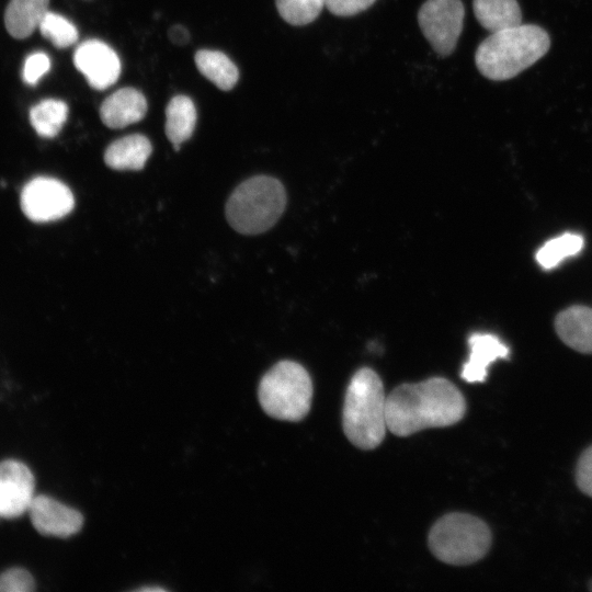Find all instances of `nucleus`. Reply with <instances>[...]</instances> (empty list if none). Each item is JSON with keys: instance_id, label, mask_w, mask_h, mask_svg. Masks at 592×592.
Segmentation results:
<instances>
[{"instance_id": "obj_3", "label": "nucleus", "mask_w": 592, "mask_h": 592, "mask_svg": "<svg viewBox=\"0 0 592 592\" xmlns=\"http://www.w3.org/2000/svg\"><path fill=\"white\" fill-rule=\"evenodd\" d=\"M386 396L379 376L363 367L352 377L345 392L342 424L345 436L358 448L373 449L387 429Z\"/></svg>"}, {"instance_id": "obj_25", "label": "nucleus", "mask_w": 592, "mask_h": 592, "mask_svg": "<svg viewBox=\"0 0 592 592\" xmlns=\"http://www.w3.org/2000/svg\"><path fill=\"white\" fill-rule=\"evenodd\" d=\"M50 69V59L43 52H36L27 56L23 67V80L29 84H36Z\"/></svg>"}, {"instance_id": "obj_5", "label": "nucleus", "mask_w": 592, "mask_h": 592, "mask_svg": "<svg viewBox=\"0 0 592 592\" xmlns=\"http://www.w3.org/2000/svg\"><path fill=\"white\" fill-rule=\"evenodd\" d=\"M259 402L270 417L300 421L310 410L312 383L308 372L294 361H281L261 378Z\"/></svg>"}, {"instance_id": "obj_4", "label": "nucleus", "mask_w": 592, "mask_h": 592, "mask_svg": "<svg viewBox=\"0 0 592 592\" xmlns=\"http://www.w3.org/2000/svg\"><path fill=\"white\" fill-rule=\"evenodd\" d=\"M286 205L283 184L269 175L252 177L230 194L226 203L229 225L242 235H258L278 220Z\"/></svg>"}, {"instance_id": "obj_17", "label": "nucleus", "mask_w": 592, "mask_h": 592, "mask_svg": "<svg viewBox=\"0 0 592 592\" xmlns=\"http://www.w3.org/2000/svg\"><path fill=\"white\" fill-rule=\"evenodd\" d=\"M473 9L480 25L491 33L522 24L516 0H474Z\"/></svg>"}, {"instance_id": "obj_12", "label": "nucleus", "mask_w": 592, "mask_h": 592, "mask_svg": "<svg viewBox=\"0 0 592 592\" xmlns=\"http://www.w3.org/2000/svg\"><path fill=\"white\" fill-rule=\"evenodd\" d=\"M469 356L462 368V378L468 383H482L488 367L498 358H508L509 348L490 333H473L468 338Z\"/></svg>"}, {"instance_id": "obj_19", "label": "nucleus", "mask_w": 592, "mask_h": 592, "mask_svg": "<svg viewBox=\"0 0 592 592\" xmlns=\"http://www.w3.org/2000/svg\"><path fill=\"white\" fill-rule=\"evenodd\" d=\"M198 71L220 90L228 91L239 78L236 65L221 52L201 49L195 54Z\"/></svg>"}, {"instance_id": "obj_27", "label": "nucleus", "mask_w": 592, "mask_h": 592, "mask_svg": "<svg viewBox=\"0 0 592 592\" xmlns=\"http://www.w3.org/2000/svg\"><path fill=\"white\" fill-rule=\"evenodd\" d=\"M376 0H326V8L337 16H353L368 8Z\"/></svg>"}, {"instance_id": "obj_30", "label": "nucleus", "mask_w": 592, "mask_h": 592, "mask_svg": "<svg viewBox=\"0 0 592 592\" xmlns=\"http://www.w3.org/2000/svg\"><path fill=\"white\" fill-rule=\"evenodd\" d=\"M589 589L592 591V580L589 582Z\"/></svg>"}, {"instance_id": "obj_7", "label": "nucleus", "mask_w": 592, "mask_h": 592, "mask_svg": "<svg viewBox=\"0 0 592 592\" xmlns=\"http://www.w3.org/2000/svg\"><path fill=\"white\" fill-rule=\"evenodd\" d=\"M464 16L460 0H426L418 12V23L433 50L445 57L456 48Z\"/></svg>"}, {"instance_id": "obj_16", "label": "nucleus", "mask_w": 592, "mask_h": 592, "mask_svg": "<svg viewBox=\"0 0 592 592\" xmlns=\"http://www.w3.org/2000/svg\"><path fill=\"white\" fill-rule=\"evenodd\" d=\"M49 0H10L4 23L8 32L15 38H25L38 29L48 12Z\"/></svg>"}, {"instance_id": "obj_21", "label": "nucleus", "mask_w": 592, "mask_h": 592, "mask_svg": "<svg viewBox=\"0 0 592 592\" xmlns=\"http://www.w3.org/2000/svg\"><path fill=\"white\" fill-rule=\"evenodd\" d=\"M582 236L577 234H563L548 240L536 253V261L546 269H553L565 259L578 254L583 248Z\"/></svg>"}, {"instance_id": "obj_24", "label": "nucleus", "mask_w": 592, "mask_h": 592, "mask_svg": "<svg viewBox=\"0 0 592 592\" xmlns=\"http://www.w3.org/2000/svg\"><path fill=\"white\" fill-rule=\"evenodd\" d=\"M34 589V579L24 569L12 568L0 576V592H30Z\"/></svg>"}, {"instance_id": "obj_23", "label": "nucleus", "mask_w": 592, "mask_h": 592, "mask_svg": "<svg viewBox=\"0 0 592 592\" xmlns=\"http://www.w3.org/2000/svg\"><path fill=\"white\" fill-rule=\"evenodd\" d=\"M38 30L42 35L58 48H66L78 39L77 27L65 16L48 11L43 18Z\"/></svg>"}, {"instance_id": "obj_9", "label": "nucleus", "mask_w": 592, "mask_h": 592, "mask_svg": "<svg viewBox=\"0 0 592 592\" xmlns=\"http://www.w3.org/2000/svg\"><path fill=\"white\" fill-rule=\"evenodd\" d=\"M30 468L14 459L0 463V517L15 519L26 513L35 497Z\"/></svg>"}, {"instance_id": "obj_11", "label": "nucleus", "mask_w": 592, "mask_h": 592, "mask_svg": "<svg viewBox=\"0 0 592 592\" xmlns=\"http://www.w3.org/2000/svg\"><path fill=\"white\" fill-rule=\"evenodd\" d=\"M27 513L34 528L45 536L67 538L83 526V516L78 510L45 494L34 497Z\"/></svg>"}, {"instance_id": "obj_10", "label": "nucleus", "mask_w": 592, "mask_h": 592, "mask_svg": "<svg viewBox=\"0 0 592 592\" xmlns=\"http://www.w3.org/2000/svg\"><path fill=\"white\" fill-rule=\"evenodd\" d=\"M76 68L95 90H105L116 82L121 73L117 54L104 42L88 39L73 54Z\"/></svg>"}, {"instance_id": "obj_8", "label": "nucleus", "mask_w": 592, "mask_h": 592, "mask_svg": "<svg viewBox=\"0 0 592 592\" xmlns=\"http://www.w3.org/2000/svg\"><path fill=\"white\" fill-rule=\"evenodd\" d=\"M75 206L73 194L61 181L37 177L29 181L21 192V208L35 223L58 220Z\"/></svg>"}, {"instance_id": "obj_13", "label": "nucleus", "mask_w": 592, "mask_h": 592, "mask_svg": "<svg viewBox=\"0 0 592 592\" xmlns=\"http://www.w3.org/2000/svg\"><path fill=\"white\" fill-rule=\"evenodd\" d=\"M147 112V101L138 90L122 88L109 95L100 107V117L110 128H123L139 122Z\"/></svg>"}, {"instance_id": "obj_1", "label": "nucleus", "mask_w": 592, "mask_h": 592, "mask_svg": "<svg viewBox=\"0 0 592 592\" xmlns=\"http://www.w3.org/2000/svg\"><path fill=\"white\" fill-rule=\"evenodd\" d=\"M465 412L464 396L443 377L402 384L386 398L387 429L397 436L453 425L463 419Z\"/></svg>"}, {"instance_id": "obj_18", "label": "nucleus", "mask_w": 592, "mask_h": 592, "mask_svg": "<svg viewBox=\"0 0 592 592\" xmlns=\"http://www.w3.org/2000/svg\"><path fill=\"white\" fill-rule=\"evenodd\" d=\"M196 110L193 101L185 95H177L166 107V135L175 150L187 140L195 128Z\"/></svg>"}, {"instance_id": "obj_26", "label": "nucleus", "mask_w": 592, "mask_h": 592, "mask_svg": "<svg viewBox=\"0 0 592 592\" xmlns=\"http://www.w3.org/2000/svg\"><path fill=\"white\" fill-rule=\"evenodd\" d=\"M578 488L592 498V445L580 455L576 466Z\"/></svg>"}, {"instance_id": "obj_15", "label": "nucleus", "mask_w": 592, "mask_h": 592, "mask_svg": "<svg viewBox=\"0 0 592 592\" xmlns=\"http://www.w3.org/2000/svg\"><path fill=\"white\" fill-rule=\"evenodd\" d=\"M151 150V144L146 136L132 134L109 145L104 152V162L114 170H141Z\"/></svg>"}, {"instance_id": "obj_22", "label": "nucleus", "mask_w": 592, "mask_h": 592, "mask_svg": "<svg viewBox=\"0 0 592 592\" xmlns=\"http://www.w3.org/2000/svg\"><path fill=\"white\" fill-rule=\"evenodd\" d=\"M282 19L291 25L301 26L314 22L326 5V0H275Z\"/></svg>"}, {"instance_id": "obj_2", "label": "nucleus", "mask_w": 592, "mask_h": 592, "mask_svg": "<svg viewBox=\"0 0 592 592\" xmlns=\"http://www.w3.org/2000/svg\"><path fill=\"white\" fill-rule=\"evenodd\" d=\"M549 46L550 39L544 29L520 24L491 33L477 47L475 61L486 78L508 80L540 59Z\"/></svg>"}, {"instance_id": "obj_14", "label": "nucleus", "mask_w": 592, "mask_h": 592, "mask_svg": "<svg viewBox=\"0 0 592 592\" xmlns=\"http://www.w3.org/2000/svg\"><path fill=\"white\" fill-rule=\"evenodd\" d=\"M556 332L571 349L592 353V308L572 306L562 310L555 320Z\"/></svg>"}, {"instance_id": "obj_6", "label": "nucleus", "mask_w": 592, "mask_h": 592, "mask_svg": "<svg viewBox=\"0 0 592 592\" xmlns=\"http://www.w3.org/2000/svg\"><path fill=\"white\" fill-rule=\"evenodd\" d=\"M428 542L430 550L439 560L465 566L486 556L492 535L488 525L477 516L449 513L432 526Z\"/></svg>"}, {"instance_id": "obj_29", "label": "nucleus", "mask_w": 592, "mask_h": 592, "mask_svg": "<svg viewBox=\"0 0 592 592\" xmlns=\"http://www.w3.org/2000/svg\"><path fill=\"white\" fill-rule=\"evenodd\" d=\"M137 591H143V592H147V591H166V589L161 588V587H143L140 589H138Z\"/></svg>"}, {"instance_id": "obj_20", "label": "nucleus", "mask_w": 592, "mask_h": 592, "mask_svg": "<svg viewBox=\"0 0 592 592\" xmlns=\"http://www.w3.org/2000/svg\"><path fill=\"white\" fill-rule=\"evenodd\" d=\"M68 116L65 102L55 99L43 100L30 110V122L36 133L46 138L56 136Z\"/></svg>"}, {"instance_id": "obj_28", "label": "nucleus", "mask_w": 592, "mask_h": 592, "mask_svg": "<svg viewBox=\"0 0 592 592\" xmlns=\"http://www.w3.org/2000/svg\"><path fill=\"white\" fill-rule=\"evenodd\" d=\"M170 41L177 45H184L190 39V34L182 25H174L169 30Z\"/></svg>"}]
</instances>
